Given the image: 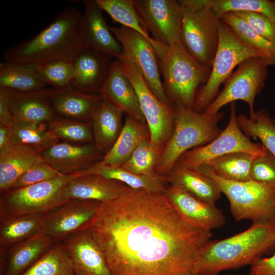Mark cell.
<instances>
[{"label": "cell", "mask_w": 275, "mask_h": 275, "mask_svg": "<svg viewBox=\"0 0 275 275\" xmlns=\"http://www.w3.org/2000/svg\"><path fill=\"white\" fill-rule=\"evenodd\" d=\"M87 229L113 275H197L212 235L186 221L163 194L127 186L100 203Z\"/></svg>", "instance_id": "obj_1"}, {"label": "cell", "mask_w": 275, "mask_h": 275, "mask_svg": "<svg viewBox=\"0 0 275 275\" xmlns=\"http://www.w3.org/2000/svg\"><path fill=\"white\" fill-rule=\"evenodd\" d=\"M81 15L77 8H64L39 33L6 50L5 61L37 65L75 57L81 48L77 33Z\"/></svg>", "instance_id": "obj_2"}, {"label": "cell", "mask_w": 275, "mask_h": 275, "mask_svg": "<svg viewBox=\"0 0 275 275\" xmlns=\"http://www.w3.org/2000/svg\"><path fill=\"white\" fill-rule=\"evenodd\" d=\"M275 225L253 224L246 230L221 240H211L197 267V275H218L221 272L251 265L275 246Z\"/></svg>", "instance_id": "obj_3"}, {"label": "cell", "mask_w": 275, "mask_h": 275, "mask_svg": "<svg viewBox=\"0 0 275 275\" xmlns=\"http://www.w3.org/2000/svg\"><path fill=\"white\" fill-rule=\"evenodd\" d=\"M149 41L157 58L168 100L171 104L180 102L193 109L199 87L207 81L211 68L196 60L181 43L168 46L152 37Z\"/></svg>", "instance_id": "obj_4"}, {"label": "cell", "mask_w": 275, "mask_h": 275, "mask_svg": "<svg viewBox=\"0 0 275 275\" xmlns=\"http://www.w3.org/2000/svg\"><path fill=\"white\" fill-rule=\"evenodd\" d=\"M174 107V130L155 168L157 173L164 176L185 152L215 139L222 131L218 124L224 116L222 112L213 115L198 113L180 102L175 104Z\"/></svg>", "instance_id": "obj_5"}, {"label": "cell", "mask_w": 275, "mask_h": 275, "mask_svg": "<svg viewBox=\"0 0 275 275\" xmlns=\"http://www.w3.org/2000/svg\"><path fill=\"white\" fill-rule=\"evenodd\" d=\"M195 168L216 182L228 199L236 221L248 219L253 224L275 225L274 187L252 180H228L217 175L207 165Z\"/></svg>", "instance_id": "obj_6"}, {"label": "cell", "mask_w": 275, "mask_h": 275, "mask_svg": "<svg viewBox=\"0 0 275 275\" xmlns=\"http://www.w3.org/2000/svg\"><path fill=\"white\" fill-rule=\"evenodd\" d=\"M218 30V44L210 75L206 83L198 89L196 96L193 109L198 113H203L214 100L221 85L236 66L251 57L266 58L262 52L243 41L221 19Z\"/></svg>", "instance_id": "obj_7"}, {"label": "cell", "mask_w": 275, "mask_h": 275, "mask_svg": "<svg viewBox=\"0 0 275 275\" xmlns=\"http://www.w3.org/2000/svg\"><path fill=\"white\" fill-rule=\"evenodd\" d=\"M71 178L69 175L61 174L49 180L1 193L0 221L22 215L45 214L68 201L63 197V190Z\"/></svg>", "instance_id": "obj_8"}, {"label": "cell", "mask_w": 275, "mask_h": 275, "mask_svg": "<svg viewBox=\"0 0 275 275\" xmlns=\"http://www.w3.org/2000/svg\"><path fill=\"white\" fill-rule=\"evenodd\" d=\"M118 60L136 93L149 129L150 141L161 155L174 130V107L158 99L149 87L137 65L128 56L123 53Z\"/></svg>", "instance_id": "obj_9"}, {"label": "cell", "mask_w": 275, "mask_h": 275, "mask_svg": "<svg viewBox=\"0 0 275 275\" xmlns=\"http://www.w3.org/2000/svg\"><path fill=\"white\" fill-rule=\"evenodd\" d=\"M269 66V61L260 57H251L242 62L225 81L222 90L203 113L213 115L227 104L242 100L249 105V117L254 118L255 100L265 86Z\"/></svg>", "instance_id": "obj_10"}, {"label": "cell", "mask_w": 275, "mask_h": 275, "mask_svg": "<svg viewBox=\"0 0 275 275\" xmlns=\"http://www.w3.org/2000/svg\"><path fill=\"white\" fill-rule=\"evenodd\" d=\"M182 10V45L196 60L211 68L218 44L220 19L211 8L209 0L207 6L199 10L192 11L183 7Z\"/></svg>", "instance_id": "obj_11"}, {"label": "cell", "mask_w": 275, "mask_h": 275, "mask_svg": "<svg viewBox=\"0 0 275 275\" xmlns=\"http://www.w3.org/2000/svg\"><path fill=\"white\" fill-rule=\"evenodd\" d=\"M228 124L220 134L210 143L192 149L183 154L177 162L183 166L196 168L226 154L244 152L256 155L265 153L262 145L253 143L239 128L235 102L230 103Z\"/></svg>", "instance_id": "obj_12"}, {"label": "cell", "mask_w": 275, "mask_h": 275, "mask_svg": "<svg viewBox=\"0 0 275 275\" xmlns=\"http://www.w3.org/2000/svg\"><path fill=\"white\" fill-rule=\"evenodd\" d=\"M144 28L155 40L168 46L181 42L182 7L175 0H134Z\"/></svg>", "instance_id": "obj_13"}, {"label": "cell", "mask_w": 275, "mask_h": 275, "mask_svg": "<svg viewBox=\"0 0 275 275\" xmlns=\"http://www.w3.org/2000/svg\"><path fill=\"white\" fill-rule=\"evenodd\" d=\"M109 28L121 44L123 53L137 65L152 92L162 103L173 105L166 95L157 58L149 39L125 26Z\"/></svg>", "instance_id": "obj_14"}, {"label": "cell", "mask_w": 275, "mask_h": 275, "mask_svg": "<svg viewBox=\"0 0 275 275\" xmlns=\"http://www.w3.org/2000/svg\"><path fill=\"white\" fill-rule=\"evenodd\" d=\"M100 202L69 200L44 215L43 232L55 243L86 229Z\"/></svg>", "instance_id": "obj_15"}, {"label": "cell", "mask_w": 275, "mask_h": 275, "mask_svg": "<svg viewBox=\"0 0 275 275\" xmlns=\"http://www.w3.org/2000/svg\"><path fill=\"white\" fill-rule=\"evenodd\" d=\"M85 9L79 19L77 33L81 48L91 49L120 59L122 46L111 31L95 0L84 1Z\"/></svg>", "instance_id": "obj_16"}, {"label": "cell", "mask_w": 275, "mask_h": 275, "mask_svg": "<svg viewBox=\"0 0 275 275\" xmlns=\"http://www.w3.org/2000/svg\"><path fill=\"white\" fill-rule=\"evenodd\" d=\"M75 275H113L105 255L87 229L60 242Z\"/></svg>", "instance_id": "obj_17"}, {"label": "cell", "mask_w": 275, "mask_h": 275, "mask_svg": "<svg viewBox=\"0 0 275 275\" xmlns=\"http://www.w3.org/2000/svg\"><path fill=\"white\" fill-rule=\"evenodd\" d=\"M163 195L176 212L195 226L211 231L225 224L224 213L215 205L201 201L179 187L170 185Z\"/></svg>", "instance_id": "obj_18"}, {"label": "cell", "mask_w": 275, "mask_h": 275, "mask_svg": "<svg viewBox=\"0 0 275 275\" xmlns=\"http://www.w3.org/2000/svg\"><path fill=\"white\" fill-rule=\"evenodd\" d=\"M112 58L101 51L81 48L74 58V74L70 85L81 92L99 95L109 74Z\"/></svg>", "instance_id": "obj_19"}, {"label": "cell", "mask_w": 275, "mask_h": 275, "mask_svg": "<svg viewBox=\"0 0 275 275\" xmlns=\"http://www.w3.org/2000/svg\"><path fill=\"white\" fill-rule=\"evenodd\" d=\"M101 152L94 144H76L59 141L41 152L43 161L60 173L70 175L99 161Z\"/></svg>", "instance_id": "obj_20"}, {"label": "cell", "mask_w": 275, "mask_h": 275, "mask_svg": "<svg viewBox=\"0 0 275 275\" xmlns=\"http://www.w3.org/2000/svg\"><path fill=\"white\" fill-rule=\"evenodd\" d=\"M54 243L42 231L8 248L0 247V275H20Z\"/></svg>", "instance_id": "obj_21"}, {"label": "cell", "mask_w": 275, "mask_h": 275, "mask_svg": "<svg viewBox=\"0 0 275 275\" xmlns=\"http://www.w3.org/2000/svg\"><path fill=\"white\" fill-rule=\"evenodd\" d=\"M98 94L128 116L146 122L135 90L117 59L113 61L109 74Z\"/></svg>", "instance_id": "obj_22"}, {"label": "cell", "mask_w": 275, "mask_h": 275, "mask_svg": "<svg viewBox=\"0 0 275 275\" xmlns=\"http://www.w3.org/2000/svg\"><path fill=\"white\" fill-rule=\"evenodd\" d=\"M51 107L58 117L91 122L102 100L99 95L81 92L70 85L60 89H47Z\"/></svg>", "instance_id": "obj_23"}, {"label": "cell", "mask_w": 275, "mask_h": 275, "mask_svg": "<svg viewBox=\"0 0 275 275\" xmlns=\"http://www.w3.org/2000/svg\"><path fill=\"white\" fill-rule=\"evenodd\" d=\"M126 186L119 181L99 175L71 177L63 188V196L66 201L93 200L104 202L118 198Z\"/></svg>", "instance_id": "obj_24"}, {"label": "cell", "mask_w": 275, "mask_h": 275, "mask_svg": "<svg viewBox=\"0 0 275 275\" xmlns=\"http://www.w3.org/2000/svg\"><path fill=\"white\" fill-rule=\"evenodd\" d=\"M9 90V105L14 119L48 124L58 117L47 94V89L30 92Z\"/></svg>", "instance_id": "obj_25"}, {"label": "cell", "mask_w": 275, "mask_h": 275, "mask_svg": "<svg viewBox=\"0 0 275 275\" xmlns=\"http://www.w3.org/2000/svg\"><path fill=\"white\" fill-rule=\"evenodd\" d=\"M166 176L170 185L206 203L215 205L221 196V190L216 182L196 168L177 162Z\"/></svg>", "instance_id": "obj_26"}, {"label": "cell", "mask_w": 275, "mask_h": 275, "mask_svg": "<svg viewBox=\"0 0 275 275\" xmlns=\"http://www.w3.org/2000/svg\"><path fill=\"white\" fill-rule=\"evenodd\" d=\"M127 116L122 130L116 141L96 164L102 167H120L130 157L143 141L150 139L147 125Z\"/></svg>", "instance_id": "obj_27"}, {"label": "cell", "mask_w": 275, "mask_h": 275, "mask_svg": "<svg viewBox=\"0 0 275 275\" xmlns=\"http://www.w3.org/2000/svg\"><path fill=\"white\" fill-rule=\"evenodd\" d=\"M41 161L40 152L23 145L11 144L0 151V193L10 189L22 174Z\"/></svg>", "instance_id": "obj_28"}, {"label": "cell", "mask_w": 275, "mask_h": 275, "mask_svg": "<svg viewBox=\"0 0 275 275\" xmlns=\"http://www.w3.org/2000/svg\"><path fill=\"white\" fill-rule=\"evenodd\" d=\"M90 175H99L117 181L133 188L163 195L168 186L166 176L158 173L153 176L139 175L121 167H102L94 163L84 170L70 174L72 178Z\"/></svg>", "instance_id": "obj_29"}, {"label": "cell", "mask_w": 275, "mask_h": 275, "mask_svg": "<svg viewBox=\"0 0 275 275\" xmlns=\"http://www.w3.org/2000/svg\"><path fill=\"white\" fill-rule=\"evenodd\" d=\"M123 113L102 99L91 120L94 144L105 154L118 139L123 127Z\"/></svg>", "instance_id": "obj_30"}, {"label": "cell", "mask_w": 275, "mask_h": 275, "mask_svg": "<svg viewBox=\"0 0 275 275\" xmlns=\"http://www.w3.org/2000/svg\"><path fill=\"white\" fill-rule=\"evenodd\" d=\"M46 84L33 64H0V88L18 92L44 89Z\"/></svg>", "instance_id": "obj_31"}, {"label": "cell", "mask_w": 275, "mask_h": 275, "mask_svg": "<svg viewBox=\"0 0 275 275\" xmlns=\"http://www.w3.org/2000/svg\"><path fill=\"white\" fill-rule=\"evenodd\" d=\"M44 215H22L0 221V247L8 248L42 232Z\"/></svg>", "instance_id": "obj_32"}, {"label": "cell", "mask_w": 275, "mask_h": 275, "mask_svg": "<svg viewBox=\"0 0 275 275\" xmlns=\"http://www.w3.org/2000/svg\"><path fill=\"white\" fill-rule=\"evenodd\" d=\"M256 156L244 152H233L214 159L204 165L225 179L245 181L251 180V167Z\"/></svg>", "instance_id": "obj_33"}, {"label": "cell", "mask_w": 275, "mask_h": 275, "mask_svg": "<svg viewBox=\"0 0 275 275\" xmlns=\"http://www.w3.org/2000/svg\"><path fill=\"white\" fill-rule=\"evenodd\" d=\"M12 144H20L42 152L59 142L49 130L47 124L29 123L14 119L11 125Z\"/></svg>", "instance_id": "obj_34"}, {"label": "cell", "mask_w": 275, "mask_h": 275, "mask_svg": "<svg viewBox=\"0 0 275 275\" xmlns=\"http://www.w3.org/2000/svg\"><path fill=\"white\" fill-rule=\"evenodd\" d=\"M238 126L248 137L259 139L262 145L275 156V124L267 112L261 108L251 118L243 114L237 116Z\"/></svg>", "instance_id": "obj_35"}, {"label": "cell", "mask_w": 275, "mask_h": 275, "mask_svg": "<svg viewBox=\"0 0 275 275\" xmlns=\"http://www.w3.org/2000/svg\"><path fill=\"white\" fill-rule=\"evenodd\" d=\"M220 19L228 25L243 41L264 54L270 65L275 66L274 42L259 35L234 12L224 14Z\"/></svg>", "instance_id": "obj_36"}, {"label": "cell", "mask_w": 275, "mask_h": 275, "mask_svg": "<svg viewBox=\"0 0 275 275\" xmlns=\"http://www.w3.org/2000/svg\"><path fill=\"white\" fill-rule=\"evenodd\" d=\"M59 141L76 144H94L91 122L57 117L47 124Z\"/></svg>", "instance_id": "obj_37"}, {"label": "cell", "mask_w": 275, "mask_h": 275, "mask_svg": "<svg viewBox=\"0 0 275 275\" xmlns=\"http://www.w3.org/2000/svg\"><path fill=\"white\" fill-rule=\"evenodd\" d=\"M101 9L117 22L133 30L150 39L136 11L134 0H95Z\"/></svg>", "instance_id": "obj_38"}, {"label": "cell", "mask_w": 275, "mask_h": 275, "mask_svg": "<svg viewBox=\"0 0 275 275\" xmlns=\"http://www.w3.org/2000/svg\"><path fill=\"white\" fill-rule=\"evenodd\" d=\"M74 272L60 243L54 244L20 275H72Z\"/></svg>", "instance_id": "obj_39"}, {"label": "cell", "mask_w": 275, "mask_h": 275, "mask_svg": "<svg viewBox=\"0 0 275 275\" xmlns=\"http://www.w3.org/2000/svg\"><path fill=\"white\" fill-rule=\"evenodd\" d=\"M209 4L219 19L227 12L249 11L264 15L275 26V0H209Z\"/></svg>", "instance_id": "obj_40"}, {"label": "cell", "mask_w": 275, "mask_h": 275, "mask_svg": "<svg viewBox=\"0 0 275 275\" xmlns=\"http://www.w3.org/2000/svg\"><path fill=\"white\" fill-rule=\"evenodd\" d=\"M160 156V153L150 139L145 140L138 145L121 167L137 174L153 176L157 174L155 168Z\"/></svg>", "instance_id": "obj_41"}, {"label": "cell", "mask_w": 275, "mask_h": 275, "mask_svg": "<svg viewBox=\"0 0 275 275\" xmlns=\"http://www.w3.org/2000/svg\"><path fill=\"white\" fill-rule=\"evenodd\" d=\"M74 58L35 65L46 84L54 89L70 85L74 74Z\"/></svg>", "instance_id": "obj_42"}, {"label": "cell", "mask_w": 275, "mask_h": 275, "mask_svg": "<svg viewBox=\"0 0 275 275\" xmlns=\"http://www.w3.org/2000/svg\"><path fill=\"white\" fill-rule=\"evenodd\" d=\"M61 174H62L43 161L34 165L22 174L10 189L25 187L49 180Z\"/></svg>", "instance_id": "obj_43"}, {"label": "cell", "mask_w": 275, "mask_h": 275, "mask_svg": "<svg viewBox=\"0 0 275 275\" xmlns=\"http://www.w3.org/2000/svg\"><path fill=\"white\" fill-rule=\"evenodd\" d=\"M251 180L275 187V156L267 150L256 156L251 170Z\"/></svg>", "instance_id": "obj_44"}, {"label": "cell", "mask_w": 275, "mask_h": 275, "mask_svg": "<svg viewBox=\"0 0 275 275\" xmlns=\"http://www.w3.org/2000/svg\"><path fill=\"white\" fill-rule=\"evenodd\" d=\"M234 12L245 20L259 35L275 43V26L265 16L260 13L249 11Z\"/></svg>", "instance_id": "obj_45"}, {"label": "cell", "mask_w": 275, "mask_h": 275, "mask_svg": "<svg viewBox=\"0 0 275 275\" xmlns=\"http://www.w3.org/2000/svg\"><path fill=\"white\" fill-rule=\"evenodd\" d=\"M250 275H275V253L254 262L251 265Z\"/></svg>", "instance_id": "obj_46"}, {"label": "cell", "mask_w": 275, "mask_h": 275, "mask_svg": "<svg viewBox=\"0 0 275 275\" xmlns=\"http://www.w3.org/2000/svg\"><path fill=\"white\" fill-rule=\"evenodd\" d=\"M13 120L9 105V90L0 88V124L11 126Z\"/></svg>", "instance_id": "obj_47"}, {"label": "cell", "mask_w": 275, "mask_h": 275, "mask_svg": "<svg viewBox=\"0 0 275 275\" xmlns=\"http://www.w3.org/2000/svg\"><path fill=\"white\" fill-rule=\"evenodd\" d=\"M12 135L11 126L0 124V151L12 144Z\"/></svg>", "instance_id": "obj_48"}, {"label": "cell", "mask_w": 275, "mask_h": 275, "mask_svg": "<svg viewBox=\"0 0 275 275\" xmlns=\"http://www.w3.org/2000/svg\"><path fill=\"white\" fill-rule=\"evenodd\" d=\"M272 120L273 121V122L275 124V117L274 118H272Z\"/></svg>", "instance_id": "obj_49"}, {"label": "cell", "mask_w": 275, "mask_h": 275, "mask_svg": "<svg viewBox=\"0 0 275 275\" xmlns=\"http://www.w3.org/2000/svg\"><path fill=\"white\" fill-rule=\"evenodd\" d=\"M274 239H275V232H274Z\"/></svg>", "instance_id": "obj_50"}, {"label": "cell", "mask_w": 275, "mask_h": 275, "mask_svg": "<svg viewBox=\"0 0 275 275\" xmlns=\"http://www.w3.org/2000/svg\"><path fill=\"white\" fill-rule=\"evenodd\" d=\"M72 275H75V274H72Z\"/></svg>", "instance_id": "obj_51"}]
</instances>
